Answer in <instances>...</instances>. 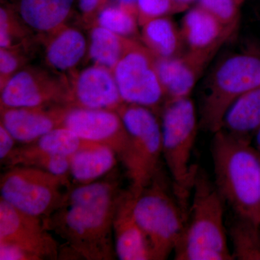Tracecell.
<instances>
[{"instance_id": "603a6c76", "label": "cell", "mask_w": 260, "mask_h": 260, "mask_svg": "<svg viewBox=\"0 0 260 260\" xmlns=\"http://www.w3.org/2000/svg\"><path fill=\"white\" fill-rule=\"evenodd\" d=\"M131 39H133L121 37L102 26L93 25L90 31L89 57L94 64L113 71L125 52Z\"/></svg>"}, {"instance_id": "4316f807", "label": "cell", "mask_w": 260, "mask_h": 260, "mask_svg": "<svg viewBox=\"0 0 260 260\" xmlns=\"http://www.w3.org/2000/svg\"><path fill=\"white\" fill-rule=\"evenodd\" d=\"M94 23L121 37L136 39L138 8L121 5L106 7L98 13Z\"/></svg>"}, {"instance_id": "f546056e", "label": "cell", "mask_w": 260, "mask_h": 260, "mask_svg": "<svg viewBox=\"0 0 260 260\" xmlns=\"http://www.w3.org/2000/svg\"><path fill=\"white\" fill-rule=\"evenodd\" d=\"M26 51L0 48V89L20 70L25 68Z\"/></svg>"}, {"instance_id": "30bf717a", "label": "cell", "mask_w": 260, "mask_h": 260, "mask_svg": "<svg viewBox=\"0 0 260 260\" xmlns=\"http://www.w3.org/2000/svg\"><path fill=\"white\" fill-rule=\"evenodd\" d=\"M1 107H70V79L61 73L25 67L1 89Z\"/></svg>"}, {"instance_id": "9a60e30c", "label": "cell", "mask_w": 260, "mask_h": 260, "mask_svg": "<svg viewBox=\"0 0 260 260\" xmlns=\"http://www.w3.org/2000/svg\"><path fill=\"white\" fill-rule=\"evenodd\" d=\"M133 202L129 189L121 191L113 224L116 257L120 260H153L148 239L135 218Z\"/></svg>"}, {"instance_id": "1f68e13d", "label": "cell", "mask_w": 260, "mask_h": 260, "mask_svg": "<svg viewBox=\"0 0 260 260\" xmlns=\"http://www.w3.org/2000/svg\"><path fill=\"white\" fill-rule=\"evenodd\" d=\"M0 259L37 260L35 256L18 246L7 244H0Z\"/></svg>"}, {"instance_id": "836d02e7", "label": "cell", "mask_w": 260, "mask_h": 260, "mask_svg": "<svg viewBox=\"0 0 260 260\" xmlns=\"http://www.w3.org/2000/svg\"><path fill=\"white\" fill-rule=\"evenodd\" d=\"M15 142L16 140L13 135L3 124H0V159L2 162H4L14 150Z\"/></svg>"}, {"instance_id": "3957f363", "label": "cell", "mask_w": 260, "mask_h": 260, "mask_svg": "<svg viewBox=\"0 0 260 260\" xmlns=\"http://www.w3.org/2000/svg\"><path fill=\"white\" fill-rule=\"evenodd\" d=\"M215 183L198 168L184 234L174 250L177 260H233L224 226V203Z\"/></svg>"}, {"instance_id": "8992f818", "label": "cell", "mask_w": 260, "mask_h": 260, "mask_svg": "<svg viewBox=\"0 0 260 260\" xmlns=\"http://www.w3.org/2000/svg\"><path fill=\"white\" fill-rule=\"evenodd\" d=\"M116 112L129 135L127 153L121 164L129 179L130 191L138 194L160 171L161 124L155 112L142 106L124 103Z\"/></svg>"}, {"instance_id": "cb8c5ba5", "label": "cell", "mask_w": 260, "mask_h": 260, "mask_svg": "<svg viewBox=\"0 0 260 260\" xmlns=\"http://www.w3.org/2000/svg\"><path fill=\"white\" fill-rule=\"evenodd\" d=\"M95 144L82 139L67 128H56L28 144H23L29 150L45 155L71 156L73 154Z\"/></svg>"}, {"instance_id": "277c9868", "label": "cell", "mask_w": 260, "mask_h": 260, "mask_svg": "<svg viewBox=\"0 0 260 260\" xmlns=\"http://www.w3.org/2000/svg\"><path fill=\"white\" fill-rule=\"evenodd\" d=\"M162 155L172 177L173 191L189 213L197 166L191 165L198 129L194 103L189 97L168 100L161 109Z\"/></svg>"}, {"instance_id": "4dcf8cb0", "label": "cell", "mask_w": 260, "mask_h": 260, "mask_svg": "<svg viewBox=\"0 0 260 260\" xmlns=\"http://www.w3.org/2000/svg\"><path fill=\"white\" fill-rule=\"evenodd\" d=\"M138 21L143 25L148 20L172 13L171 0H138Z\"/></svg>"}, {"instance_id": "ac0fdd59", "label": "cell", "mask_w": 260, "mask_h": 260, "mask_svg": "<svg viewBox=\"0 0 260 260\" xmlns=\"http://www.w3.org/2000/svg\"><path fill=\"white\" fill-rule=\"evenodd\" d=\"M44 37L48 65L61 74L73 73L86 53L87 42L83 32L64 24Z\"/></svg>"}, {"instance_id": "74e56055", "label": "cell", "mask_w": 260, "mask_h": 260, "mask_svg": "<svg viewBox=\"0 0 260 260\" xmlns=\"http://www.w3.org/2000/svg\"><path fill=\"white\" fill-rule=\"evenodd\" d=\"M237 1H238V3H239V4L241 5L243 3V2L244 1V0H237Z\"/></svg>"}, {"instance_id": "e575fe53", "label": "cell", "mask_w": 260, "mask_h": 260, "mask_svg": "<svg viewBox=\"0 0 260 260\" xmlns=\"http://www.w3.org/2000/svg\"><path fill=\"white\" fill-rule=\"evenodd\" d=\"M195 0H171L172 3V13H179L189 8Z\"/></svg>"}, {"instance_id": "8fae6325", "label": "cell", "mask_w": 260, "mask_h": 260, "mask_svg": "<svg viewBox=\"0 0 260 260\" xmlns=\"http://www.w3.org/2000/svg\"><path fill=\"white\" fill-rule=\"evenodd\" d=\"M0 244L18 246L37 260L56 259L59 245L44 219L24 213L0 199Z\"/></svg>"}, {"instance_id": "484cf974", "label": "cell", "mask_w": 260, "mask_h": 260, "mask_svg": "<svg viewBox=\"0 0 260 260\" xmlns=\"http://www.w3.org/2000/svg\"><path fill=\"white\" fill-rule=\"evenodd\" d=\"M234 259L260 260V226L235 217L229 229Z\"/></svg>"}, {"instance_id": "52a82bcc", "label": "cell", "mask_w": 260, "mask_h": 260, "mask_svg": "<svg viewBox=\"0 0 260 260\" xmlns=\"http://www.w3.org/2000/svg\"><path fill=\"white\" fill-rule=\"evenodd\" d=\"M71 187L69 178L24 166L8 168L0 179L1 199L43 219L59 208Z\"/></svg>"}, {"instance_id": "7a4b0ae2", "label": "cell", "mask_w": 260, "mask_h": 260, "mask_svg": "<svg viewBox=\"0 0 260 260\" xmlns=\"http://www.w3.org/2000/svg\"><path fill=\"white\" fill-rule=\"evenodd\" d=\"M215 184L235 215L260 226V153L222 130L211 145Z\"/></svg>"}, {"instance_id": "7c38bea8", "label": "cell", "mask_w": 260, "mask_h": 260, "mask_svg": "<svg viewBox=\"0 0 260 260\" xmlns=\"http://www.w3.org/2000/svg\"><path fill=\"white\" fill-rule=\"evenodd\" d=\"M63 127L82 139L112 149L123 161L129 146V135L116 111L69 107Z\"/></svg>"}, {"instance_id": "8d00e7d4", "label": "cell", "mask_w": 260, "mask_h": 260, "mask_svg": "<svg viewBox=\"0 0 260 260\" xmlns=\"http://www.w3.org/2000/svg\"><path fill=\"white\" fill-rule=\"evenodd\" d=\"M254 148L260 153V127L258 129L257 133H256L254 138Z\"/></svg>"}, {"instance_id": "d6a6232c", "label": "cell", "mask_w": 260, "mask_h": 260, "mask_svg": "<svg viewBox=\"0 0 260 260\" xmlns=\"http://www.w3.org/2000/svg\"><path fill=\"white\" fill-rule=\"evenodd\" d=\"M104 0H79V9L83 14V20L90 25H93L95 18L101 9Z\"/></svg>"}, {"instance_id": "e0dca14e", "label": "cell", "mask_w": 260, "mask_h": 260, "mask_svg": "<svg viewBox=\"0 0 260 260\" xmlns=\"http://www.w3.org/2000/svg\"><path fill=\"white\" fill-rule=\"evenodd\" d=\"M207 61L189 51L174 57H156L157 71L167 101L189 97Z\"/></svg>"}, {"instance_id": "6da1fadb", "label": "cell", "mask_w": 260, "mask_h": 260, "mask_svg": "<svg viewBox=\"0 0 260 260\" xmlns=\"http://www.w3.org/2000/svg\"><path fill=\"white\" fill-rule=\"evenodd\" d=\"M121 191L112 177L75 186L59 208L44 218L48 230L64 241L59 253L65 259H115L113 224Z\"/></svg>"}, {"instance_id": "7402d4cb", "label": "cell", "mask_w": 260, "mask_h": 260, "mask_svg": "<svg viewBox=\"0 0 260 260\" xmlns=\"http://www.w3.org/2000/svg\"><path fill=\"white\" fill-rule=\"evenodd\" d=\"M142 43L158 58H171L182 54L181 30L167 17L153 18L141 25Z\"/></svg>"}, {"instance_id": "44dd1931", "label": "cell", "mask_w": 260, "mask_h": 260, "mask_svg": "<svg viewBox=\"0 0 260 260\" xmlns=\"http://www.w3.org/2000/svg\"><path fill=\"white\" fill-rule=\"evenodd\" d=\"M118 156L112 149L94 144L70 157V178L77 185L99 180L114 169Z\"/></svg>"}, {"instance_id": "d590c367", "label": "cell", "mask_w": 260, "mask_h": 260, "mask_svg": "<svg viewBox=\"0 0 260 260\" xmlns=\"http://www.w3.org/2000/svg\"><path fill=\"white\" fill-rule=\"evenodd\" d=\"M116 1H117L118 5L138 8V0H116Z\"/></svg>"}, {"instance_id": "f1b7e54d", "label": "cell", "mask_w": 260, "mask_h": 260, "mask_svg": "<svg viewBox=\"0 0 260 260\" xmlns=\"http://www.w3.org/2000/svg\"><path fill=\"white\" fill-rule=\"evenodd\" d=\"M199 6L215 17L225 27L234 30L239 19L237 0H198Z\"/></svg>"}, {"instance_id": "d6986e66", "label": "cell", "mask_w": 260, "mask_h": 260, "mask_svg": "<svg viewBox=\"0 0 260 260\" xmlns=\"http://www.w3.org/2000/svg\"><path fill=\"white\" fill-rule=\"evenodd\" d=\"M75 0H16V14L32 32L47 35L64 25Z\"/></svg>"}, {"instance_id": "5bb4252c", "label": "cell", "mask_w": 260, "mask_h": 260, "mask_svg": "<svg viewBox=\"0 0 260 260\" xmlns=\"http://www.w3.org/2000/svg\"><path fill=\"white\" fill-rule=\"evenodd\" d=\"M68 106L1 107V124L18 143L28 144L56 128L61 127Z\"/></svg>"}, {"instance_id": "5b68a950", "label": "cell", "mask_w": 260, "mask_h": 260, "mask_svg": "<svg viewBox=\"0 0 260 260\" xmlns=\"http://www.w3.org/2000/svg\"><path fill=\"white\" fill-rule=\"evenodd\" d=\"M166 182L159 172L149 185L133 194V213L148 239L153 260L167 259L175 250L188 218Z\"/></svg>"}, {"instance_id": "4fadbf2b", "label": "cell", "mask_w": 260, "mask_h": 260, "mask_svg": "<svg viewBox=\"0 0 260 260\" xmlns=\"http://www.w3.org/2000/svg\"><path fill=\"white\" fill-rule=\"evenodd\" d=\"M70 107L116 111L124 104L112 70L94 64L70 74Z\"/></svg>"}, {"instance_id": "9c48e42d", "label": "cell", "mask_w": 260, "mask_h": 260, "mask_svg": "<svg viewBox=\"0 0 260 260\" xmlns=\"http://www.w3.org/2000/svg\"><path fill=\"white\" fill-rule=\"evenodd\" d=\"M121 99L153 112L167 99L156 68V57L143 43L131 39L127 49L113 70Z\"/></svg>"}, {"instance_id": "2e32d148", "label": "cell", "mask_w": 260, "mask_h": 260, "mask_svg": "<svg viewBox=\"0 0 260 260\" xmlns=\"http://www.w3.org/2000/svg\"><path fill=\"white\" fill-rule=\"evenodd\" d=\"M181 31L188 51L208 61L234 30L198 6L184 15Z\"/></svg>"}, {"instance_id": "83f0119b", "label": "cell", "mask_w": 260, "mask_h": 260, "mask_svg": "<svg viewBox=\"0 0 260 260\" xmlns=\"http://www.w3.org/2000/svg\"><path fill=\"white\" fill-rule=\"evenodd\" d=\"M32 30L14 12L0 8V48L22 49L26 51L31 44Z\"/></svg>"}, {"instance_id": "d4e9b609", "label": "cell", "mask_w": 260, "mask_h": 260, "mask_svg": "<svg viewBox=\"0 0 260 260\" xmlns=\"http://www.w3.org/2000/svg\"><path fill=\"white\" fill-rule=\"evenodd\" d=\"M70 157L45 155L29 150L23 145L15 147L3 164L8 168L16 166L37 168L70 179Z\"/></svg>"}, {"instance_id": "ffe728a7", "label": "cell", "mask_w": 260, "mask_h": 260, "mask_svg": "<svg viewBox=\"0 0 260 260\" xmlns=\"http://www.w3.org/2000/svg\"><path fill=\"white\" fill-rule=\"evenodd\" d=\"M259 127L260 87L244 94L233 103L218 130L251 143Z\"/></svg>"}, {"instance_id": "ba28073f", "label": "cell", "mask_w": 260, "mask_h": 260, "mask_svg": "<svg viewBox=\"0 0 260 260\" xmlns=\"http://www.w3.org/2000/svg\"><path fill=\"white\" fill-rule=\"evenodd\" d=\"M260 87V59L254 56H231L214 72L201 109L200 124L215 133L233 103L242 95Z\"/></svg>"}]
</instances>
